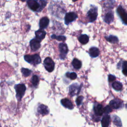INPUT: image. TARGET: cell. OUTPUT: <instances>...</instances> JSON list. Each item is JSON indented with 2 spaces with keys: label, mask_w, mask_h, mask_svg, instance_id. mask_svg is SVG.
I'll return each instance as SVG.
<instances>
[{
  "label": "cell",
  "mask_w": 127,
  "mask_h": 127,
  "mask_svg": "<svg viewBox=\"0 0 127 127\" xmlns=\"http://www.w3.org/2000/svg\"><path fill=\"white\" fill-rule=\"evenodd\" d=\"M112 87L116 91H120L122 88V84L119 81H115L112 84Z\"/></svg>",
  "instance_id": "24"
},
{
  "label": "cell",
  "mask_w": 127,
  "mask_h": 127,
  "mask_svg": "<svg viewBox=\"0 0 127 127\" xmlns=\"http://www.w3.org/2000/svg\"><path fill=\"white\" fill-rule=\"evenodd\" d=\"M35 35L36 36L35 38L41 42L45 38L46 35V32L45 30H44V29H39L35 32Z\"/></svg>",
  "instance_id": "14"
},
{
  "label": "cell",
  "mask_w": 127,
  "mask_h": 127,
  "mask_svg": "<svg viewBox=\"0 0 127 127\" xmlns=\"http://www.w3.org/2000/svg\"><path fill=\"white\" fill-rule=\"evenodd\" d=\"M46 0H28L27 4L28 7L33 11L40 12L46 6Z\"/></svg>",
  "instance_id": "1"
},
{
  "label": "cell",
  "mask_w": 127,
  "mask_h": 127,
  "mask_svg": "<svg viewBox=\"0 0 127 127\" xmlns=\"http://www.w3.org/2000/svg\"><path fill=\"white\" fill-rule=\"evenodd\" d=\"M44 65L45 69L49 72H52L55 68V63L50 57H47L44 61Z\"/></svg>",
  "instance_id": "6"
},
{
  "label": "cell",
  "mask_w": 127,
  "mask_h": 127,
  "mask_svg": "<svg viewBox=\"0 0 127 127\" xmlns=\"http://www.w3.org/2000/svg\"><path fill=\"white\" fill-rule=\"evenodd\" d=\"M114 19V12L112 10L108 11L107 13L105 14V15L103 16L104 21L108 24H110L111 23H112Z\"/></svg>",
  "instance_id": "11"
},
{
  "label": "cell",
  "mask_w": 127,
  "mask_h": 127,
  "mask_svg": "<svg viewBox=\"0 0 127 127\" xmlns=\"http://www.w3.org/2000/svg\"><path fill=\"white\" fill-rule=\"evenodd\" d=\"M52 39H56L58 41H64L66 39V37L63 36V35H59L57 36L55 34H52L51 36Z\"/></svg>",
  "instance_id": "28"
},
{
  "label": "cell",
  "mask_w": 127,
  "mask_h": 127,
  "mask_svg": "<svg viewBox=\"0 0 127 127\" xmlns=\"http://www.w3.org/2000/svg\"><path fill=\"white\" fill-rule=\"evenodd\" d=\"M77 0H72V1H74H74H77Z\"/></svg>",
  "instance_id": "35"
},
{
  "label": "cell",
  "mask_w": 127,
  "mask_h": 127,
  "mask_svg": "<svg viewBox=\"0 0 127 127\" xmlns=\"http://www.w3.org/2000/svg\"><path fill=\"white\" fill-rule=\"evenodd\" d=\"M100 52L99 49L95 47H92L89 49V54L91 57L96 58L99 55Z\"/></svg>",
  "instance_id": "16"
},
{
  "label": "cell",
  "mask_w": 127,
  "mask_h": 127,
  "mask_svg": "<svg viewBox=\"0 0 127 127\" xmlns=\"http://www.w3.org/2000/svg\"><path fill=\"white\" fill-rule=\"evenodd\" d=\"M49 19L47 17L45 16L41 18L39 21V23L40 28L42 29H44L46 28L49 24Z\"/></svg>",
  "instance_id": "13"
},
{
  "label": "cell",
  "mask_w": 127,
  "mask_h": 127,
  "mask_svg": "<svg viewBox=\"0 0 127 127\" xmlns=\"http://www.w3.org/2000/svg\"><path fill=\"white\" fill-rule=\"evenodd\" d=\"M80 89V86L75 83L71 84L69 87V94L70 96H73L78 94Z\"/></svg>",
  "instance_id": "9"
},
{
  "label": "cell",
  "mask_w": 127,
  "mask_h": 127,
  "mask_svg": "<svg viewBox=\"0 0 127 127\" xmlns=\"http://www.w3.org/2000/svg\"><path fill=\"white\" fill-rule=\"evenodd\" d=\"M21 72H22L23 75L24 77H27L29 76L31 73H32V71L28 68H21Z\"/></svg>",
  "instance_id": "27"
},
{
  "label": "cell",
  "mask_w": 127,
  "mask_h": 127,
  "mask_svg": "<svg viewBox=\"0 0 127 127\" xmlns=\"http://www.w3.org/2000/svg\"><path fill=\"white\" fill-rule=\"evenodd\" d=\"M37 112L40 114H41L42 115H46L49 114V110L47 106L41 104L38 107Z\"/></svg>",
  "instance_id": "15"
},
{
  "label": "cell",
  "mask_w": 127,
  "mask_h": 127,
  "mask_svg": "<svg viewBox=\"0 0 127 127\" xmlns=\"http://www.w3.org/2000/svg\"><path fill=\"white\" fill-rule=\"evenodd\" d=\"M105 38L108 41V42L111 43H117L119 41L118 38L115 36L114 35H110L109 36H105Z\"/></svg>",
  "instance_id": "21"
},
{
  "label": "cell",
  "mask_w": 127,
  "mask_h": 127,
  "mask_svg": "<svg viewBox=\"0 0 127 127\" xmlns=\"http://www.w3.org/2000/svg\"><path fill=\"white\" fill-rule=\"evenodd\" d=\"M59 48L60 52V58L61 59H64L68 52V48L67 45L64 43H61L59 44Z\"/></svg>",
  "instance_id": "8"
},
{
  "label": "cell",
  "mask_w": 127,
  "mask_h": 127,
  "mask_svg": "<svg viewBox=\"0 0 127 127\" xmlns=\"http://www.w3.org/2000/svg\"><path fill=\"white\" fill-rule=\"evenodd\" d=\"M77 18V14L74 12H69L65 14L64 16V23L68 25L70 23L74 21Z\"/></svg>",
  "instance_id": "7"
},
{
  "label": "cell",
  "mask_w": 127,
  "mask_h": 127,
  "mask_svg": "<svg viewBox=\"0 0 127 127\" xmlns=\"http://www.w3.org/2000/svg\"><path fill=\"white\" fill-rule=\"evenodd\" d=\"M14 88L16 92V97L18 101H20L24 95L26 86L24 84H18L15 85Z\"/></svg>",
  "instance_id": "4"
},
{
  "label": "cell",
  "mask_w": 127,
  "mask_h": 127,
  "mask_svg": "<svg viewBox=\"0 0 127 127\" xmlns=\"http://www.w3.org/2000/svg\"><path fill=\"white\" fill-rule=\"evenodd\" d=\"M0 127H1V126H0Z\"/></svg>",
  "instance_id": "37"
},
{
  "label": "cell",
  "mask_w": 127,
  "mask_h": 127,
  "mask_svg": "<svg viewBox=\"0 0 127 127\" xmlns=\"http://www.w3.org/2000/svg\"><path fill=\"white\" fill-rule=\"evenodd\" d=\"M83 99V97L82 96H78L76 99V103L77 106H80L81 104L82 103V100Z\"/></svg>",
  "instance_id": "31"
},
{
  "label": "cell",
  "mask_w": 127,
  "mask_h": 127,
  "mask_svg": "<svg viewBox=\"0 0 127 127\" xmlns=\"http://www.w3.org/2000/svg\"><path fill=\"white\" fill-rule=\"evenodd\" d=\"M66 75L67 77H68V78H69L70 79H71L72 80H74V79H76L77 77L76 73L75 72H71V73L67 72L66 74Z\"/></svg>",
  "instance_id": "29"
},
{
  "label": "cell",
  "mask_w": 127,
  "mask_h": 127,
  "mask_svg": "<svg viewBox=\"0 0 127 127\" xmlns=\"http://www.w3.org/2000/svg\"><path fill=\"white\" fill-rule=\"evenodd\" d=\"M61 104H62V105L65 108H68L70 110H71L73 108V106L72 103L68 99H66V98L63 99L61 100Z\"/></svg>",
  "instance_id": "17"
},
{
  "label": "cell",
  "mask_w": 127,
  "mask_h": 127,
  "mask_svg": "<svg viewBox=\"0 0 127 127\" xmlns=\"http://www.w3.org/2000/svg\"><path fill=\"white\" fill-rule=\"evenodd\" d=\"M94 111L96 115L101 116L104 113V108L101 105L97 104L94 106Z\"/></svg>",
  "instance_id": "18"
},
{
  "label": "cell",
  "mask_w": 127,
  "mask_h": 127,
  "mask_svg": "<svg viewBox=\"0 0 127 127\" xmlns=\"http://www.w3.org/2000/svg\"><path fill=\"white\" fill-rule=\"evenodd\" d=\"M110 116L106 115L104 116L101 120V125L102 127H108L110 124Z\"/></svg>",
  "instance_id": "19"
},
{
  "label": "cell",
  "mask_w": 127,
  "mask_h": 127,
  "mask_svg": "<svg viewBox=\"0 0 127 127\" xmlns=\"http://www.w3.org/2000/svg\"><path fill=\"white\" fill-rule=\"evenodd\" d=\"M78 41L82 44H86L89 41V37L86 34H82L78 37Z\"/></svg>",
  "instance_id": "20"
},
{
  "label": "cell",
  "mask_w": 127,
  "mask_h": 127,
  "mask_svg": "<svg viewBox=\"0 0 127 127\" xmlns=\"http://www.w3.org/2000/svg\"><path fill=\"white\" fill-rule=\"evenodd\" d=\"M117 13L121 18L123 23L127 25V12L122 5H120L117 8Z\"/></svg>",
  "instance_id": "5"
},
{
  "label": "cell",
  "mask_w": 127,
  "mask_h": 127,
  "mask_svg": "<svg viewBox=\"0 0 127 127\" xmlns=\"http://www.w3.org/2000/svg\"><path fill=\"white\" fill-rule=\"evenodd\" d=\"M126 107H127V105H126Z\"/></svg>",
  "instance_id": "36"
},
{
  "label": "cell",
  "mask_w": 127,
  "mask_h": 127,
  "mask_svg": "<svg viewBox=\"0 0 127 127\" xmlns=\"http://www.w3.org/2000/svg\"><path fill=\"white\" fill-rule=\"evenodd\" d=\"M24 59L26 62L34 65L39 64L41 62V59L38 54L26 55L24 56Z\"/></svg>",
  "instance_id": "2"
},
{
  "label": "cell",
  "mask_w": 127,
  "mask_h": 127,
  "mask_svg": "<svg viewBox=\"0 0 127 127\" xmlns=\"http://www.w3.org/2000/svg\"><path fill=\"white\" fill-rule=\"evenodd\" d=\"M115 1L113 0H108L107 1L104 5L106 7H107V8H113L114 6H115Z\"/></svg>",
  "instance_id": "25"
},
{
  "label": "cell",
  "mask_w": 127,
  "mask_h": 127,
  "mask_svg": "<svg viewBox=\"0 0 127 127\" xmlns=\"http://www.w3.org/2000/svg\"><path fill=\"white\" fill-rule=\"evenodd\" d=\"M40 41L36 38L31 39L30 41V46L32 51H37L41 47Z\"/></svg>",
  "instance_id": "10"
},
{
  "label": "cell",
  "mask_w": 127,
  "mask_h": 127,
  "mask_svg": "<svg viewBox=\"0 0 127 127\" xmlns=\"http://www.w3.org/2000/svg\"><path fill=\"white\" fill-rule=\"evenodd\" d=\"M122 71L124 75H127V61L124 62L123 64Z\"/></svg>",
  "instance_id": "30"
},
{
  "label": "cell",
  "mask_w": 127,
  "mask_h": 127,
  "mask_svg": "<svg viewBox=\"0 0 127 127\" xmlns=\"http://www.w3.org/2000/svg\"><path fill=\"white\" fill-rule=\"evenodd\" d=\"M113 120L115 125L117 126L121 127L122 126V122L120 119L117 116L114 115L113 116Z\"/></svg>",
  "instance_id": "26"
},
{
  "label": "cell",
  "mask_w": 127,
  "mask_h": 127,
  "mask_svg": "<svg viewBox=\"0 0 127 127\" xmlns=\"http://www.w3.org/2000/svg\"><path fill=\"white\" fill-rule=\"evenodd\" d=\"M72 66L75 68V69H79L81 67V62L78 60L77 59H74L72 62Z\"/></svg>",
  "instance_id": "22"
},
{
  "label": "cell",
  "mask_w": 127,
  "mask_h": 127,
  "mask_svg": "<svg viewBox=\"0 0 127 127\" xmlns=\"http://www.w3.org/2000/svg\"><path fill=\"white\" fill-rule=\"evenodd\" d=\"M116 79V76L112 74H109L108 75V81L109 82L114 81Z\"/></svg>",
  "instance_id": "32"
},
{
  "label": "cell",
  "mask_w": 127,
  "mask_h": 127,
  "mask_svg": "<svg viewBox=\"0 0 127 127\" xmlns=\"http://www.w3.org/2000/svg\"><path fill=\"white\" fill-rule=\"evenodd\" d=\"M98 7L94 5H90V8L87 13V17L89 22L95 21L98 16Z\"/></svg>",
  "instance_id": "3"
},
{
  "label": "cell",
  "mask_w": 127,
  "mask_h": 127,
  "mask_svg": "<svg viewBox=\"0 0 127 127\" xmlns=\"http://www.w3.org/2000/svg\"><path fill=\"white\" fill-rule=\"evenodd\" d=\"M21 0V1H27V0Z\"/></svg>",
  "instance_id": "34"
},
{
  "label": "cell",
  "mask_w": 127,
  "mask_h": 127,
  "mask_svg": "<svg viewBox=\"0 0 127 127\" xmlns=\"http://www.w3.org/2000/svg\"><path fill=\"white\" fill-rule=\"evenodd\" d=\"M112 111V109L111 107L109 106H107L105 107V108H104V112L105 113H109Z\"/></svg>",
  "instance_id": "33"
},
{
  "label": "cell",
  "mask_w": 127,
  "mask_h": 127,
  "mask_svg": "<svg viewBox=\"0 0 127 127\" xmlns=\"http://www.w3.org/2000/svg\"><path fill=\"white\" fill-rule=\"evenodd\" d=\"M110 106L114 109H118L123 107V102L119 99H113L110 102Z\"/></svg>",
  "instance_id": "12"
},
{
  "label": "cell",
  "mask_w": 127,
  "mask_h": 127,
  "mask_svg": "<svg viewBox=\"0 0 127 127\" xmlns=\"http://www.w3.org/2000/svg\"><path fill=\"white\" fill-rule=\"evenodd\" d=\"M31 81L32 84V85L34 87H36L38 86L39 82V78L38 76L36 75H34L32 76L31 79Z\"/></svg>",
  "instance_id": "23"
}]
</instances>
